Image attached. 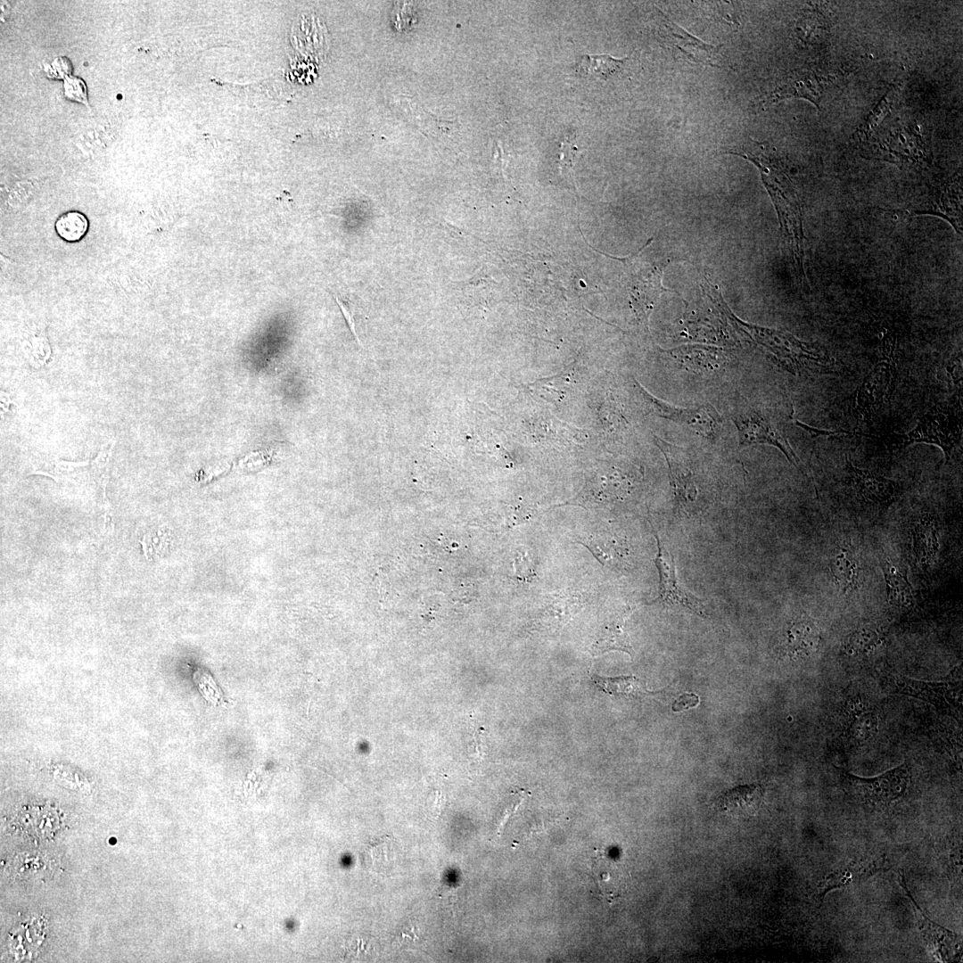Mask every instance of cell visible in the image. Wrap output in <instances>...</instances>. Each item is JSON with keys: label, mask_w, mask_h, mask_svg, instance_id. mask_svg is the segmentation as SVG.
Wrapping results in <instances>:
<instances>
[{"label": "cell", "mask_w": 963, "mask_h": 963, "mask_svg": "<svg viewBox=\"0 0 963 963\" xmlns=\"http://www.w3.org/2000/svg\"><path fill=\"white\" fill-rule=\"evenodd\" d=\"M728 152L741 156L758 168L778 213L781 233L792 254L796 272L803 278L804 235L802 209L792 181L764 144H748L739 150Z\"/></svg>", "instance_id": "1"}, {"label": "cell", "mask_w": 963, "mask_h": 963, "mask_svg": "<svg viewBox=\"0 0 963 963\" xmlns=\"http://www.w3.org/2000/svg\"><path fill=\"white\" fill-rule=\"evenodd\" d=\"M721 309L733 325L773 355L790 373L795 374L803 368L825 367L830 364L829 357L817 344L802 342L787 332L746 324L736 317L726 304Z\"/></svg>", "instance_id": "2"}, {"label": "cell", "mask_w": 963, "mask_h": 963, "mask_svg": "<svg viewBox=\"0 0 963 963\" xmlns=\"http://www.w3.org/2000/svg\"><path fill=\"white\" fill-rule=\"evenodd\" d=\"M114 442L104 444L97 456L87 461L71 462L62 459H43L33 465L31 473L54 479L57 483L72 485L88 493L97 505H108L106 486L109 482Z\"/></svg>", "instance_id": "3"}, {"label": "cell", "mask_w": 963, "mask_h": 963, "mask_svg": "<svg viewBox=\"0 0 963 963\" xmlns=\"http://www.w3.org/2000/svg\"><path fill=\"white\" fill-rule=\"evenodd\" d=\"M961 436L962 421L959 415L951 407L935 406L918 419L912 430L894 434L889 449L896 451L913 443L933 444L943 451L945 460L949 461Z\"/></svg>", "instance_id": "4"}, {"label": "cell", "mask_w": 963, "mask_h": 963, "mask_svg": "<svg viewBox=\"0 0 963 963\" xmlns=\"http://www.w3.org/2000/svg\"><path fill=\"white\" fill-rule=\"evenodd\" d=\"M844 792L854 800L877 810L888 808L902 797L911 779V768L905 762L877 777L861 778L840 770Z\"/></svg>", "instance_id": "5"}, {"label": "cell", "mask_w": 963, "mask_h": 963, "mask_svg": "<svg viewBox=\"0 0 963 963\" xmlns=\"http://www.w3.org/2000/svg\"><path fill=\"white\" fill-rule=\"evenodd\" d=\"M885 682L894 693L910 696L933 704L941 712L961 720V680L922 681L888 671Z\"/></svg>", "instance_id": "6"}, {"label": "cell", "mask_w": 963, "mask_h": 963, "mask_svg": "<svg viewBox=\"0 0 963 963\" xmlns=\"http://www.w3.org/2000/svg\"><path fill=\"white\" fill-rule=\"evenodd\" d=\"M896 377L893 350H886L882 358L868 373L854 394L857 414L865 421L871 422L881 407L891 398Z\"/></svg>", "instance_id": "7"}, {"label": "cell", "mask_w": 963, "mask_h": 963, "mask_svg": "<svg viewBox=\"0 0 963 963\" xmlns=\"http://www.w3.org/2000/svg\"><path fill=\"white\" fill-rule=\"evenodd\" d=\"M732 421L738 433L740 447L756 444L776 447L794 466L802 470L800 460L787 439L764 413L753 407H744L735 413Z\"/></svg>", "instance_id": "8"}, {"label": "cell", "mask_w": 963, "mask_h": 963, "mask_svg": "<svg viewBox=\"0 0 963 963\" xmlns=\"http://www.w3.org/2000/svg\"><path fill=\"white\" fill-rule=\"evenodd\" d=\"M657 554L654 559L659 574L657 597L649 604L680 607L700 617H708L700 598L683 588L677 577L674 558L655 533Z\"/></svg>", "instance_id": "9"}, {"label": "cell", "mask_w": 963, "mask_h": 963, "mask_svg": "<svg viewBox=\"0 0 963 963\" xmlns=\"http://www.w3.org/2000/svg\"><path fill=\"white\" fill-rule=\"evenodd\" d=\"M900 885L911 902L918 929L931 952L941 961H953L959 959L962 951L961 937L938 925L926 915L913 899L902 874H900Z\"/></svg>", "instance_id": "10"}, {"label": "cell", "mask_w": 963, "mask_h": 963, "mask_svg": "<svg viewBox=\"0 0 963 963\" xmlns=\"http://www.w3.org/2000/svg\"><path fill=\"white\" fill-rule=\"evenodd\" d=\"M656 440L668 464L671 487L676 506L687 513H693L698 498V488L694 473L687 464L685 452L681 448L660 439Z\"/></svg>", "instance_id": "11"}, {"label": "cell", "mask_w": 963, "mask_h": 963, "mask_svg": "<svg viewBox=\"0 0 963 963\" xmlns=\"http://www.w3.org/2000/svg\"><path fill=\"white\" fill-rule=\"evenodd\" d=\"M821 641V630L808 616H798L784 628L778 643V652L791 660L807 659L814 654Z\"/></svg>", "instance_id": "12"}, {"label": "cell", "mask_w": 963, "mask_h": 963, "mask_svg": "<svg viewBox=\"0 0 963 963\" xmlns=\"http://www.w3.org/2000/svg\"><path fill=\"white\" fill-rule=\"evenodd\" d=\"M661 14L659 33L666 45L673 49L675 54L679 53V54L694 63L719 66L716 60L720 46L703 42L679 27L666 15L662 12Z\"/></svg>", "instance_id": "13"}, {"label": "cell", "mask_w": 963, "mask_h": 963, "mask_svg": "<svg viewBox=\"0 0 963 963\" xmlns=\"http://www.w3.org/2000/svg\"><path fill=\"white\" fill-rule=\"evenodd\" d=\"M848 476L856 497L866 504L889 506L899 494V485L884 476L859 468L848 460Z\"/></svg>", "instance_id": "14"}, {"label": "cell", "mask_w": 963, "mask_h": 963, "mask_svg": "<svg viewBox=\"0 0 963 963\" xmlns=\"http://www.w3.org/2000/svg\"><path fill=\"white\" fill-rule=\"evenodd\" d=\"M657 403L663 417L685 424L706 439L714 440L720 430L721 418L711 404L682 408L660 401Z\"/></svg>", "instance_id": "15"}, {"label": "cell", "mask_w": 963, "mask_h": 963, "mask_svg": "<svg viewBox=\"0 0 963 963\" xmlns=\"http://www.w3.org/2000/svg\"><path fill=\"white\" fill-rule=\"evenodd\" d=\"M844 735L852 744H864L874 737L879 728L876 710L860 698L848 701L844 712Z\"/></svg>", "instance_id": "16"}, {"label": "cell", "mask_w": 963, "mask_h": 963, "mask_svg": "<svg viewBox=\"0 0 963 963\" xmlns=\"http://www.w3.org/2000/svg\"><path fill=\"white\" fill-rule=\"evenodd\" d=\"M884 866L885 860L882 858L864 856L853 860L844 867L834 870L822 878L818 885L819 895L823 898L827 892L833 889L868 878L881 870Z\"/></svg>", "instance_id": "17"}, {"label": "cell", "mask_w": 963, "mask_h": 963, "mask_svg": "<svg viewBox=\"0 0 963 963\" xmlns=\"http://www.w3.org/2000/svg\"><path fill=\"white\" fill-rule=\"evenodd\" d=\"M669 353L679 368L697 374L714 372L725 361L722 351L712 347L687 345L671 350Z\"/></svg>", "instance_id": "18"}, {"label": "cell", "mask_w": 963, "mask_h": 963, "mask_svg": "<svg viewBox=\"0 0 963 963\" xmlns=\"http://www.w3.org/2000/svg\"><path fill=\"white\" fill-rule=\"evenodd\" d=\"M912 551L918 565L926 570L934 563L939 548L938 525L934 517L926 514L913 525Z\"/></svg>", "instance_id": "19"}, {"label": "cell", "mask_w": 963, "mask_h": 963, "mask_svg": "<svg viewBox=\"0 0 963 963\" xmlns=\"http://www.w3.org/2000/svg\"><path fill=\"white\" fill-rule=\"evenodd\" d=\"M832 577L838 588L844 594L856 591L862 578V570L859 557L847 546L837 547L829 560Z\"/></svg>", "instance_id": "20"}, {"label": "cell", "mask_w": 963, "mask_h": 963, "mask_svg": "<svg viewBox=\"0 0 963 963\" xmlns=\"http://www.w3.org/2000/svg\"><path fill=\"white\" fill-rule=\"evenodd\" d=\"M762 797L763 789L760 785L738 786L720 794L716 805L720 811L730 815H753L760 808Z\"/></svg>", "instance_id": "21"}, {"label": "cell", "mask_w": 963, "mask_h": 963, "mask_svg": "<svg viewBox=\"0 0 963 963\" xmlns=\"http://www.w3.org/2000/svg\"><path fill=\"white\" fill-rule=\"evenodd\" d=\"M888 603L899 609H910L916 605L914 589L907 575L888 557L880 560Z\"/></svg>", "instance_id": "22"}, {"label": "cell", "mask_w": 963, "mask_h": 963, "mask_svg": "<svg viewBox=\"0 0 963 963\" xmlns=\"http://www.w3.org/2000/svg\"><path fill=\"white\" fill-rule=\"evenodd\" d=\"M45 923L38 918L21 923L9 938L10 951L19 959L31 956L45 936Z\"/></svg>", "instance_id": "23"}, {"label": "cell", "mask_w": 963, "mask_h": 963, "mask_svg": "<svg viewBox=\"0 0 963 963\" xmlns=\"http://www.w3.org/2000/svg\"><path fill=\"white\" fill-rule=\"evenodd\" d=\"M602 564L608 565L622 561L628 556V546L625 541L614 535L600 534L591 536L584 540H580Z\"/></svg>", "instance_id": "24"}, {"label": "cell", "mask_w": 963, "mask_h": 963, "mask_svg": "<svg viewBox=\"0 0 963 963\" xmlns=\"http://www.w3.org/2000/svg\"><path fill=\"white\" fill-rule=\"evenodd\" d=\"M885 633L873 626L860 627L849 633L842 644V651L849 656L865 655L874 652L884 641Z\"/></svg>", "instance_id": "25"}, {"label": "cell", "mask_w": 963, "mask_h": 963, "mask_svg": "<svg viewBox=\"0 0 963 963\" xmlns=\"http://www.w3.org/2000/svg\"><path fill=\"white\" fill-rule=\"evenodd\" d=\"M799 78L789 79L778 90L774 92L770 99L773 101L787 97H802L811 101L816 105L821 99L822 87L818 78L811 73H802Z\"/></svg>", "instance_id": "26"}, {"label": "cell", "mask_w": 963, "mask_h": 963, "mask_svg": "<svg viewBox=\"0 0 963 963\" xmlns=\"http://www.w3.org/2000/svg\"><path fill=\"white\" fill-rule=\"evenodd\" d=\"M627 58L616 59L608 54L600 55H580L575 70L579 76H593L607 78L615 72L621 70Z\"/></svg>", "instance_id": "27"}, {"label": "cell", "mask_w": 963, "mask_h": 963, "mask_svg": "<svg viewBox=\"0 0 963 963\" xmlns=\"http://www.w3.org/2000/svg\"><path fill=\"white\" fill-rule=\"evenodd\" d=\"M590 679L598 689L608 695L635 696L650 693L643 681L634 676L610 678L592 674Z\"/></svg>", "instance_id": "28"}, {"label": "cell", "mask_w": 963, "mask_h": 963, "mask_svg": "<svg viewBox=\"0 0 963 963\" xmlns=\"http://www.w3.org/2000/svg\"><path fill=\"white\" fill-rule=\"evenodd\" d=\"M621 651L632 655V647L629 636L621 625L610 624L604 628L591 646L593 655H600L609 651Z\"/></svg>", "instance_id": "29"}, {"label": "cell", "mask_w": 963, "mask_h": 963, "mask_svg": "<svg viewBox=\"0 0 963 963\" xmlns=\"http://www.w3.org/2000/svg\"><path fill=\"white\" fill-rule=\"evenodd\" d=\"M393 839L383 836L366 844L362 852L364 865L370 871L383 872L393 860Z\"/></svg>", "instance_id": "30"}, {"label": "cell", "mask_w": 963, "mask_h": 963, "mask_svg": "<svg viewBox=\"0 0 963 963\" xmlns=\"http://www.w3.org/2000/svg\"><path fill=\"white\" fill-rule=\"evenodd\" d=\"M88 221L86 217L77 210L66 211L58 217L54 230L62 240L68 243L80 241L86 234Z\"/></svg>", "instance_id": "31"}, {"label": "cell", "mask_w": 963, "mask_h": 963, "mask_svg": "<svg viewBox=\"0 0 963 963\" xmlns=\"http://www.w3.org/2000/svg\"><path fill=\"white\" fill-rule=\"evenodd\" d=\"M901 86V81L893 83L880 102L876 105L874 110L869 113L866 121L857 130L856 135L858 136L859 140L868 137L888 115L893 102L900 92Z\"/></svg>", "instance_id": "32"}, {"label": "cell", "mask_w": 963, "mask_h": 963, "mask_svg": "<svg viewBox=\"0 0 963 963\" xmlns=\"http://www.w3.org/2000/svg\"><path fill=\"white\" fill-rule=\"evenodd\" d=\"M62 93L65 99L88 106L87 86L85 80L75 75H70L62 80Z\"/></svg>", "instance_id": "33"}, {"label": "cell", "mask_w": 963, "mask_h": 963, "mask_svg": "<svg viewBox=\"0 0 963 963\" xmlns=\"http://www.w3.org/2000/svg\"><path fill=\"white\" fill-rule=\"evenodd\" d=\"M548 606L547 610L554 616L569 619L579 611L580 605L577 597L572 594L563 593L556 595Z\"/></svg>", "instance_id": "34"}, {"label": "cell", "mask_w": 963, "mask_h": 963, "mask_svg": "<svg viewBox=\"0 0 963 963\" xmlns=\"http://www.w3.org/2000/svg\"><path fill=\"white\" fill-rule=\"evenodd\" d=\"M43 69L47 78L63 80L68 76L72 75L73 66L68 57L60 55L51 62L46 63Z\"/></svg>", "instance_id": "35"}, {"label": "cell", "mask_w": 963, "mask_h": 963, "mask_svg": "<svg viewBox=\"0 0 963 963\" xmlns=\"http://www.w3.org/2000/svg\"><path fill=\"white\" fill-rule=\"evenodd\" d=\"M514 570L516 576L523 581H531L536 577L535 565L524 552L515 557Z\"/></svg>", "instance_id": "36"}, {"label": "cell", "mask_w": 963, "mask_h": 963, "mask_svg": "<svg viewBox=\"0 0 963 963\" xmlns=\"http://www.w3.org/2000/svg\"><path fill=\"white\" fill-rule=\"evenodd\" d=\"M699 704V697L693 693H684L679 696L672 704L671 710L673 712H682L696 706Z\"/></svg>", "instance_id": "37"}, {"label": "cell", "mask_w": 963, "mask_h": 963, "mask_svg": "<svg viewBox=\"0 0 963 963\" xmlns=\"http://www.w3.org/2000/svg\"><path fill=\"white\" fill-rule=\"evenodd\" d=\"M796 424H797V425H799L800 427L803 428L804 430H806V431H807L808 432H810V434H811V436H819V435H841V434H846V433H848L847 432H844V431H826V430H819V429H815V428H813V427L808 426V425H806L805 424H803V423H801V422H798V421H796Z\"/></svg>", "instance_id": "38"}, {"label": "cell", "mask_w": 963, "mask_h": 963, "mask_svg": "<svg viewBox=\"0 0 963 963\" xmlns=\"http://www.w3.org/2000/svg\"><path fill=\"white\" fill-rule=\"evenodd\" d=\"M335 300H336L338 306L340 307V309H341V310H342V314H343V316H344V317H345V319H346V321H347L352 333L354 334L357 341L359 342V339H358V337L357 335L356 329H355L354 320L352 318V316H351L349 309L337 297H335Z\"/></svg>", "instance_id": "39"}]
</instances>
